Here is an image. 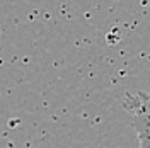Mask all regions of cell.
<instances>
[{
    "label": "cell",
    "instance_id": "1",
    "mask_svg": "<svg viewBox=\"0 0 150 148\" xmlns=\"http://www.w3.org/2000/svg\"><path fill=\"white\" fill-rule=\"evenodd\" d=\"M130 123L138 136L140 148H150V94L128 95L123 102Z\"/></svg>",
    "mask_w": 150,
    "mask_h": 148
}]
</instances>
